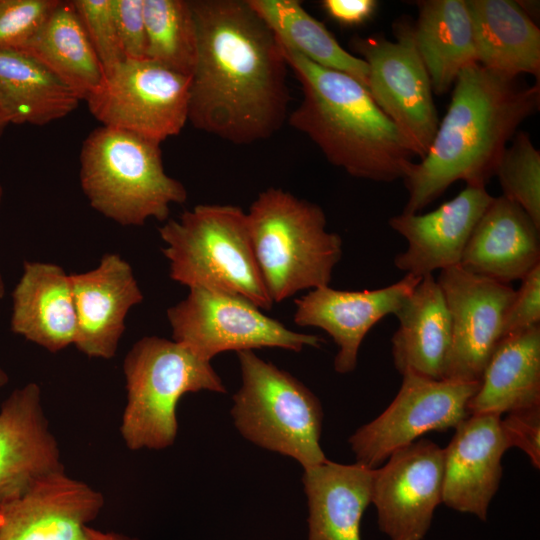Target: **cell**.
Listing matches in <instances>:
<instances>
[{"instance_id":"8fae6325","label":"cell","mask_w":540,"mask_h":540,"mask_svg":"<svg viewBox=\"0 0 540 540\" xmlns=\"http://www.w3.org/2000/svg\"><path fill=\"white\" fill-rule=\"evenodd\" d=\"M395 34V41L372 36L356 37L352 43L368 65L371 97L422 159L439 125L434 92L413 26L401 21Z\"/></svg>"},{"instance_id":"ba28073f","label":"cell","mask_w":540,"mask_h":540,"mask_svg":"<svg viewBox=\"0 0 540 540\" xmlns=\"http://www.w3.org/2000/svg\"><path fill=\"white\" fill-rule=\"evenodd\" d=\"M237 356L242 385L233 396L231 414L238 431L259 447L297 460L303 469L325 462L323 410L316 395L253 350Z\"/></svg>"},{"instance_id":"4316f807","label":"cell","mask_w":540,"mask_h":540,"mask_svg":"<svg viewBox=\"0 0 540 540\" xmlns=\"http://www.w3.org/2000/svg\"><path fill=\"white\" fill-rule=\"evenodd\" d=\"M81 99L44 64L21 50H0V111L8 124L44 126Z\"/></svg>"},{"instance_id":"3957f363","label":"cell","mask_w":540,"mask_h":540,"mask_svg":"<svg viewBox=\"0 0 540 540\" xmlns=\"http://www.w3.org/2000/svg\"><path fill=\"white\" fill-rule=\"evenodd\" d=\"M280 44L303 94L288 115L290 126L308 136L331 164L351 176L376 182L404 179L415 155L367 88Z\"/></svg>"},{"instance_id":"30bf717a","label":"cell","mask_w":540,"mask_h":540,"mask_svg":"<svg viewBox=\"0 0 540 540\" xmlns=\"http://www.w3.org/2000/svg\"><path fill=\"white\" fill-rule=\"evenodd\" d=\"M190 83L191 77L149 59L125 60L104 73L85 101L102 126L161 143L188 122Z\"/></svg>"},{"instance_id":"e575fe53","label":"cell","mask_w":540,"mask_h":540,"mask_svg":"<svg viewBox=\"0 0 540 540\" xmlns=\"http://www.w3.org/2000/svg\"><path fill=\"white\" fill-rule=\"evenodd\" d=\"M540 325V264L534 267L515 290L501 326V339Z\"/></svg>"},{"instance_id":"8992f818","label":"cell","mask_w":540,"mask_h":540,"mask_svg":"<svg viewBox=\"0 0 540 540\" xmlns=\"http://www.w3.org/2000/svg\"><path fill=\"white\" fill-rule=\"evenodd\" d=\"M80 184L92 208L123 226L167 221L170 205L187 199L165 172L160 143L102 125L83 141Z\"/></svg>"},{"instance_id":"9a60e30c","label":"cell","mask_w":540,"mask_h":540,"mask_svg":"<svg viewBox=\"0 0 540 540\" xmlns=\"http://www.w3.org/2000/svg\"><path fill=\"white\" fill-rule=\"evenodd\" d=\"M103 506L101 492L59 470L0 503V540H91L86 528Z\"/></svg>"},{"instance_id":"f1b7e54d","label":"cell","mask_w":540,"mask_h":540,"mask_svg":"<svg viewBox=\"0 0 540 540\" xmlns=\"http://www.w3.org/2000/svg\"><path fill=\"white\" fill-rule=\"evenodd\" d=\"M35 57L86 100L102 83L104 70L72 1H61L21 50Z\"/></svg>"},{"instance_id":"836d02e7","label":"cell","mask_w":540,"mask_h":540,"mask_svg":"<svg viewBox=\"0 0 540 540\" xmlns=\"http://www.w3.org/2000/svg\"><path fill=\"white\" fill-rule=\"evenodd\" d=\"M104 73L125 61L118 38L112 0H72Z\"/></svg>"},{"instance_id":"ab89813d","label":"cell","mask_w":540,"mask_h":540,"mask_svg":"<svg viewBox=\"0 0 540 540\" xmlns=\"http://www.w3.org/2000/svg\"><path fill=\"white\" fill-rule=\"evenodd\" d=\"M2 196H3V188L0 184V203H1V200H2ZM5 295V284H4V281H3V277L0 273V299H2Z\"/></svg>"},{"instance_id":"d590c367","label":"cell","mask_w":540,"mask_h":540,"mask_svg":"<svg viewBox=\"0 0 540 540\" xmlns=\"http://www.w3.org/2000/svg\"><path fill=\"white\" fill-rule=\"evenodd\" d=\"M118 38L126 60L146 59L143 0H112Z\"/></svg>"},{"instance_id":"ac0fdd59","label":"cell","mask_w":540,"mask_h":540,"mask_svg":"<svg viewBox=\"0 0 540 540\" xmlns=\"http://www.w3.org/2000/svg\"><path fill=\"white\" fill-rule=\"evenodd\" d=\"M510 448L501 416L469 415L444 448L442 503L482 521L502 476V457Z\"/></svg>"},{"instance_id":"f35d334b","label":"cell","mask_w":540,"mask_h":540,"mask_svg":"<svg viewBox=\"0 0 540 540\" xmlns=\"http://www.w3.org/2000/svg\"><path fill=\"white\" fill-rule=\"evenodd\" d=\"M86 532L91 540H140L137 537L113 531H101L90 526L86 528Z\"/></svg>"},{"instance_id":"7a4b0ae2","label":"cell","mask_w":540,"mask_h":540,"mask_svg":"<svg viewBox=\"0 0 540 540\" xmlns=\"http://www.w3.org/2000/svg\"><path fill=\"white\" fill-rule=\"evenodd\" d=\"M539 84L474 63L458 75L431 145L403 179L404 213H417L456 181L486 186L520 124L539 107Z\"/></svg>"},{"instance_id":"44dd1931","label":"cell","mask_w":540,"mask_h":540,"mask_svg":"<svg viewBox=\"0 0 540 540\" xmlns=\"http://www.w3.org/2000/svg\"><path fill=\"white\" fill-rule=\"evenodd\" d=\"M540 228L516 203L494 197L476 224L460 266L509 284L540 264Z\"/></svg>"},{"instance_id":"d6a6232c","label":"cell","mask_w":540,"mask_h":540,"mask_svg":"<svg viewBox=\"0 0 540 540\" xmlns=\"http://www.w3.org/2000/svg\"><path fill=\"white\" fill-rule=\"evenodd\" d=\"M59 0H0V50H22Z\"/></svg>"},{"instance_id":"e0dca14e","label":"cell","mask_w":540,"mask_h":540,"mask_svg":"<svg viewBox=\"0 0 540 540\" xmlns=\"http://www.w3.org/2000/svg\"><path fill=\"white\" fill-rule=\"evenodd\" d=\"M485 186L466 185L451 200L426 214L404 213L389 220L407 241L394 265L417 277L460 265L468 240L493 200Z\"/></svg>"},{"instance_id":"52a82bcc","label":"cell","mask_w":540,"mask_h":540,"mask_svg":"<svg viewBox=\"0 0 540 540\" xmlns=\"http://www.w3.org/2000/svg\"><path fill=\"white\" fill-rule=\"evenodd\" d=\"M123 372L127 402L120 433L132 451L173 445L178 431L176 408L186 393L226 392L210 361L181 343L157 336L134 343L124 358Z\"/></svg>"},{"instance_id":"7c38bea8","label":"cell","mask_w":540,"mask_h":540,"mask_svg":"<svg viewBox=\"0 0 540 540\" xmlns=\"http://www.w3.org/2000/svg\"><path fill=\"white\" fill-rule=\"evenodd\" d=\"M389 406L349 438L356 462L379 467L396 450L432 431L456 428L469 416L479 383L433 380L407 372Z\"/></svg>"},{"instance_id":"8d00e7d4","label":"cell","mask_w":540,"mask_h":540,"mask_svg":"<svg viewBox=\"0 0 540 540\" xmlns=\"http://www.w3.org/2000/svg\"><path fill=\"white\" fill-rule=\"evenodd\" d=\"M501 427L511 447L525 452L537 469L540 466V406L507 413Z\"/></svg>"},{"instance_id":"603a6c76","label":"cell","mask_w":540,"mask_h":540,"mask_svg":"<svg viewBox=\"0 0 540 540\" xmlns=\"http://www.w3.org/2000/svg\"><path fill=\"white\" fill-rule=\"evenodd\" d=\"M395 316L398 328L391 351L397 371L442 380L451 346V323L437 280L423 276Z\"/></svg>"},{"instance_id":"1f68e13d","label":"cell","mask_w":540,"mask_h":540,"mask_svg":"<svg viewBox=\"0 0 540 540\" xmlns=\"http://www.w3.org/2000/svg\"><path fill=\"white\" fill-rule=\"evenodd\" d=\"M505 198L519 205L540 228V152L524 131L506 147L495 170Z\"/></svg>"},{"instance_id":"6da1fadb","label":"cell","mask_w":540,"mask_h":540,"mask_svg":"<svg viewBox=\"0 0 540 540\" xmlns=\"http://www.w3.org/2000/svg\"><path fill=\"white\" fill-rule=\"evenodd\" d=\"M197 58L188 122L236 145L265 140L288 118L281 44L248 0H190Z\"/></svg>"},{"instance_id":"83f0119b","label":"cell","mask_w":540,"mask_h":540,"mask_svg":"<svg viewBox=\"0 0 540 540\" xmlns=\"http://www.w3.org/2000/svg\"><path fill=\"white\" fill-rule=\"evenodd\" d=\"M418 7L415 43L433 92L444 94L463 69L477 63L467 0H426Z\"/></svg>"},{"instance_id":"4fadbf2b","label":"cell","mask_w":540,"mask_h":540,"mask_svg":"<svg viewBox=\"0 0 540 540\" xmlns=\"http://www.w3.org/2000/svg\"><path fill=\"white\" fill-rule=\"evenodd\" d=\"M451 323V346L443 379L479 383L501 340L504 314L515 290L509 284L473 274L460 265L440 271Z\"/></svg>"},{"instance_id":"60d3db41","label":"cell","mask_w":540,"mask_h":540,"mask_svg":"<svg viewBox=\"0 0 540 540\" xmlns=\"http://www.w3.org/2000/svg\"><path fill=\"white\" fill-rule=\"evenodd\" d=\"M9 377L4 369L0 366V387L5 386L8 383Z\"/></svg>"},{"instance_id":"d6986e66","label":"cell","mask_w":540,"mask_h":540,"mask_svg":"<svg viewBox=\"0 0 540 540\" xmlns=\"http://www.w3.org/2000/svg\"><path fill=\"white\" fill-rule=\"evenodd\" d=\"M63 469L39 385L31 382L15 389L0 408V503L19 497L37 480Z\"/></svg>"},{"instance_id":"f546056e","label":"cell","mask_w":540,"mask_h":540,"mask_svg":"<svg viewBox=\"0 0 540 540\" xmlns=\"http://www.w3.org/2000/svg\"><path fill=\"white\" fill-rule=\"evenodd\" d=\"M280 42L311 62L345 73L366 88L369 70L361 58L345 50L326 26L298 0H248ZM368 90V89H367Z\"/></svg>"},{"instance_id":"4dcf8cb0","label":"cell","mask_w":540,"mask_h":540,"mask_svg":"<svg viewBox=\"0 0 540 540\" xmlns=\"http://www.w3.org/2000/svg\"><path fill=\"white\" fill-rule=\"evenodd\" d=\"M143 12L146 59L191 77L198 40L190 0H143Z\"/></svg>"},{"instance_id":"5bb4252c","label":"cell","mask_w":540,"mask_h":540,"mask_svg":"<svg viewBox=\"0 0 540 540\" xmlns=\"http://www.w3.org/2000/svg\"><path fill=\"white\" fill-rule=\"evenodd\" d=\"M444 448L419 439L374 469L372 499L379 529L390 540H422L442 503Z\"/></svg>"},{"instance_id":"2e32d148","label":"cell","mask_w":540,"mask_h":540,"mask_svg":"<svg viewBox=\"0 0 540 540\" xmlns=\"http://www.w3.org/2000/svg\"><path fill=\"white\" fill-rule=\"evenodd\" d=\"M422 277L406 274L386 287L346 291L323 286L295 300L294 322L327 332L338 346L334 369L352 372L358 352L370 329L387 315L398 311Z\"/></svg>"},{"instance_id":"5b68a950","label":"cell","mask_w":540,"mask_h":540,"mask_svg":"<svg viewBox=\"0 0 540 540\" xmlns=\"http://www.w3.org/2000/svg\"><path fill=\"white\" fill-rule=\"evenodd\" d=\"M170 278L189 289L241 296L261 310L273 306L239 206L199 204L159 228Z\"/></svg>"},{"instance_id":"d4e9b609","label":"cell","mask_w":540,"mask_h":540,"mask_svg":"<svg viewBox=\"0 0 540 540\" xmlns=\"http://www.w3.org/2000/svg\"><path fill=\"white\" fill-rule=\"evenodd\" d=\"M477 63L517 78L540 74V30L520 2L467 0Z\"/></svg>"},{"instance_id":"ffe728a7","label":"cell","mask_w":540,"mask_h":540,"mask_svg":"<svg viewBox=\"0 0 540 540\" xmlns=\"http://www.w3.org/2000/svg\"><path fill=\"white\" fill-rule=\"evenodd\" d=\"M70 280L77 321L74 345L90 358H113L128 311L143 301L131 266L109 253L96 268L70 274Z\"/></svg>"},{"instance_id":"74e56055","label":"cell","mask_w":540,"mask_h":540,"mask_svg":"<svg viewBox=\"0 0 540 540\" xmlns=\"http://www.w3.org/2000/svg\"><path fill=\"white\" fill-rule=\"evenodd\" d=\"M375 0H324L322 7L336 22L344 26H358L368 21L375 13Z\"/></svg>"},{"instance_id":"484cf974","label":"cell","mask_w":540,"mask_h":540,"mask_svg":"<svg viewBox=\"0 0 540 540\" xmlns=\"http://www.w3.org/2000/svg\"><path fill=\"white\" fill-rule=\"evenodd\" d=\"M537 406H540V325L498 342L468 403V412L501 416Z\"/></svg>"},{"instance_id":"b9f144b4","label":"cell","mask_w":540,"mask_h":540,"mask_svg":"<svg viewBox=\"0 0 540 540\" xmlns=\"http://www.w3.org/2000/svg\"><path fill=\"white\" fill-rule=\"evenodd\" d=\"M9 124L7 123V121L5 120L3 114L1 113L0 111V138L2 137V135L4 134V131L6 129V127L8 126Z\"/></svg>"},{"instance_id":"9c48e42d","label":"cell","mask_w":540,"mask_h":540,"mask_svg":"<svg viewBox=\"0 0 540 540\" xmlns=\"http://www.w3.org/2000/svg\"><path fill=\"white\" fill-rule=\"evenodd\" d=\"M167 318L173 340L207 361L225 351L270 347L300 352L324 343L319 336L288 329L241 296L200 288L189 289L186 298L168 308Z\"/></svg>"},{"instance_id":"277c9868","label":"cell","mask_w":540,"mask_h":540,"mask_svg":"<svg viewBox=\"0 0 540 540\" xmlns=\"http://www.w3.org/2000/svg\"><path fill=\"white\" fill-rule=\"evenodd\" d=\"M256 262L271 300L329 286L342 257L323 209L281 188L262 191L246 213Z\"/></svg>"},{"instance_id":"7402d4cb","label":"cell","mask_w":540,"mask_h":540,"mask_svg":"<svg viewBox=\"0 0 540 540\" xmlns=\"http://www.w3.org/2000/svg\"><path fill=\"white\" fill-rule=\"evenodd\" d=\"M10 327L51 353L74 344L77 321L70 275L56 264L25 261L12 292Z\"/></svg>"},{"instance_id":"cb8c5ba5","label":"cell","mask_w":540,"mask_h":540,"mask_svg":"<svg viewBox=\"0 0 540 540\" xmlns=\"http://www.w3.org/2000/svg\"><path fill=\"white\" fill-rule=\"evenodd\" d=\"M374 469L325 462L304 469L308 540H361V520L371 504Z\"/></svg>"}]
</instances>
